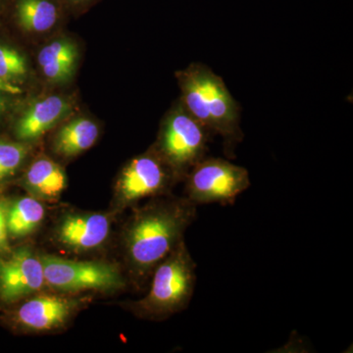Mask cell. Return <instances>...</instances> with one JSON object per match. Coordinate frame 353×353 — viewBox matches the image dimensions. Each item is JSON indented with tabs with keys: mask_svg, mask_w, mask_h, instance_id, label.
Returning a JSON list of instances; mask_svg holds the SVG:
<instances>
[{
	"mask_svg": "<svg viewBox=\"0 0 353 353\" xmlns=\"http://www.w3.org/2000/svg\"><path fill=\"white\" fill-rule=\"evenodd\" d=\"M196 204L187 197H154L134 211L122 234L123 253L130 277L141 285L183 241L196 218Z\"/></svg>",
	"mask_w": 353,
	"mask_h": 353,
	"instance_id": "obj_1",
	"label": "cell"
},
{
	"mask_svg": "<svg viewBox=\"0 0 353 353\" xmlns=\"http://www.w3.org/2000/svg\"><path fill=\"white\" fill-rule=\"evenodd\" d=\"M187 110L212 136H220L225 155L234 158V150L243 139L241 108L220 76L202 63H192L176 73Z\"/></svg>",
	"mask_w": 353,
	"mask_h": 353,
	"instance_id": "obj_2",
	"label": "cell"
},
{
	"mask_svg": "<svg viewBox=\"0 0 353 353\" xmlns=\"http://www.w3.org/2000/svg\"><path fill=\"white\" fill-rule=\"evenodd\" d=\"M196 264L185 241L152 273V285L143 299L127 303L128 309L141 319H167L189 305L196 282Z\"/></svg>",
	"mask_w": 353,
	"mask_h": 353,
	"instance_id": "obj_3",
	"label": "cell"
},
{
	"mask_svg": "<svg viewBox=\"0 0 353 353\" xmlns=\"http://www.w3.org/2000/svg\"><path fill=\"white\" fill-rule=\"evenodd\" d=\"M211 134L178 102L165 118L157 145L158 154L170 167L176 180L185 179L190 169L206 157Z\"/></svg>",
	"mask_w": 353,
	"mask_h": 353,
	"instance_id": "obj_4",
	"label": "cell"
},
{
	"mask_svg": "<svg viewBox=\"0 0 353 353\" xmlns=\"http://www.w3.org/2000/svg\"><path fill=\"white\" fill-rule=\"evenodd\" d=\"M48 287L60 294L116 292L126 287L119 265L99 260H74L41 255Z\"/></svg>",
	"mask_w": 353,
	"mask_h": 353,
	"instance_id": "obj_5",
	"label": "cell"
},
{
	"mask_svg": "<svg viewBox=\"0 0 353 353\" xmlns=\"http://www.w3.org/2000/svg\"><path fill=\"white\" fill-rule=\"evenodd\" d=\"M185 196L201 204H233L250 185V173L243 167L223 158L205 157L185 176Z\"/></svg>",
	"mask_w": 353,
	"mask_h": 353,
	"instance_id": "obj_6",
	"label": "cell"
},
{
	"mask_svg": "<svg viewBox=\"0 0 353 353\" xmlns=\"http://www.w3.org/2000/svg\"><path fill=\"white\" fill-rule=\"evenodd\" d=\"M176 176L155 148L132 158L121 171L115 185L114 205L122 211L146 199L159 197L170 192Z\"/></svg>",
	"mask_w": 353,
	"mask_h": 353,
	"instance_id": "obj_7",
	"label": "cell"
},
{
	"mask_svg": "<svg viewBox=\"0 0 353 353\" xmlns=\"http://www.w3.org/2000/svg\"><path fill=\"white\" fill-rule=\"evenodd\" d=\"M85 303L83 297L39 292L16 309L13 322L28 333H50L67 326Z\"/></svg>",
	"mask_w": 353,
	"mask_h": 353,
	"instance_id": "obj_8",
	"label": "cell"
},
{
	"mask_svg": "<svg viewBox=\"0 0 353 353\" xmlns=\"http://www.w3.org/2000/svg\"><path fill=\"white\" fill-rule=\"evenodd\" d=\"M48 287L41 255L30 246H22L0 257V299L18 303Z\"/></svg>",
	"mask_w": 353,
	"mask_h": 353,
	"instance_id": "obj_9",
	"label": "cell"
},
{
	"mask_svg": "<svg viewBox=\"0 0 353 353\" xmlns=\"http://www.w3.org/2000/svg\"><path fill=\"white\" fill-rule=\"evenodd\" d=\"M111 225L112 218L108 213H65L55 225L53 240L67 252H95L108 243Z\"/></svg>",
	"mask_w": 353,
	"mask_h": 353,
	"instance_id": "obj_10",
	"label": "cell"
},
{
	"mask_svg": "<svg viewBox=\"0 0 353 353\" xmlns=\"http://www.w3.org/2000/svg\"><path fill=\"white\" fill-rule=\"evenodd\" d=\"M71 103L60 95H50L34 102L18 120L15 132L21 141H36L64 119Z\"/></svg>",
	"mask_w": 353,
	"mask_h": 353,
	"instance_id": "obj_11",
	"label": "cell"
},
{
	"mask_svg": "<svg viewBox=\"0 0 353 353\" xmlns=\"http://www.w3.org/2000/svg\"><path fill=\"white\" fill-rule=\"evenodd\" d=\"M23 185L39 201H57L67 188V176L57 162L41 157L30 165Z\"/></svg>",
	"mask_w": 353,
	"mask_h": 353,
	"instance_id": "obj_12",
	"label": "cell"
},
{
	"mask_svg": "<svg viewBox=\"0 0 353 353\" xmlns=\"http://www.w3.org/2000/svg\"><path fill=\"white\" fill-rule=\"evenodd\" d=\"M78 58L77 44L72 39L61 38L54 39L39 50L38 62L48 82L61 85L73 78Z\"/></svg>",
	"mask_w": 353,
	"mask_h": 353,
	"instance_id": "obj_13",
	"label": "cell"
},
{
	"mask_svg": "<svg viewBox=\"0 0 353 353\" xmlns=\"http://www.w3.org/2000/svg\"><path fill=\"white\" fill-rule=\"evenodd\" d=\"M99 136V126L94 121L78 117L65 124L53 139V152L65 158L78 157L87 152Z\"/></svg>",
	"mask_w": 353,
	"mask_h": 353,
	"instance_id": "obj_14",
	"label": "cell"
},
{
	"mask_svg": "<svg viewBox=\"0 0 353 353\" xmlns=\"http://www.w3.org/2000/svg\"><path fill=\"white\" fill-rule=\"evenodd\" d=\"M15 17L26 32H44L55 27L61 15L60 0H15Z\"/></svg>",
	"mask_w": 353,
	"mask_h": 353,
	"instance_id": "obj_15",
	"label": "cell"
},
{
	"mask_svg": "<svg viewBox=\"0 0 353 353\" xmlns=\"http://www.w3.org/2000/svg\"><path fill=\"white\" fill-rule=\"evenodd\" d=\"M46 217L43 202L36 197L22 196L7 205V230L11 238L29 236L41 226Z\"/></svg>",
	"mask_w": 353,
	"mask_h": 353,
	"instance_id": "obj_16",
	"label": "cell"
},
{
	"mask_svg": "<svg viewBox=\"0 0 353 353\" xmlns=\"http://www.w3.org/2000/svg\"><path fill=\"white\" fill-rule=\"evenodd\" d=\"M27 72V61L19 51L0 46V80L10 83L23 78Z\"/></svg>",
	"mask_w": 353,
	"mask_h": 353,
	"instance_id": "obj_17",
	"label": "cell"
},
{
	"mask_svg": "<svg viewBox=\"0 0 353 353\" xmlns=\"http://www.w3.org/2000/svg\"><path fill=\"white\" fill-rule=\"evenodd\" d=\"M27 154L28 148L22 143L0 141V181L14 175Z\"/></svg>",
	"mask_w": 353,
	"mask_h": 353,
	"instance_id": "obj_18",
	"label": "cell"
},
{
	"mask_svg": "<svg viewBox=\"0 0 353 353\" xmlns=\"http://www.w3.org/2000/svg\"><path fill=\"white\" fill-rule=\"evenodd\" d=\"M6 211V204L0 201V254L1 255H7L11 252L10 245H9L10 236L7 230Z\"/></svg>",
	"mask_w": 353,
	"mask_h": 353,
	"instance_id": "obj_19",
	"label": "cell"
},
{
	"mask_svg": "<svg viewBox=\"0 0 353 353\" xmlns=\"http://www.w3.org/2000/svg\"><path fill=\"white\" fill-rule=\"evenodd\" d=\"M61 3L66 4L71 8H83L87 7L95 0H60Z\"/></svg>",
	"mask_w": 353,
	"mask_h": 353,
	"instance_id": "obj_20",
	"label": "cell"
},
{
	"mask_svg": "<svg viewBox=\"0 0 353 353\" xmlns=\"http://www.w3.org/2000/svg\"><path fill=\"white\" fill-rule=\"evenodd\" d=\"M0 92L10 94H20L21 90L20 88L13 85V83L0 80Z\"/></svg>",
	"mask_w": 353,
	"mask_h": 353,
	"instance_id": "obj_21",
	"label": "cell"
},
{
	"mask_svg": "<svg viewBox=\"0 0 353 353\" xmlns=\"http://www.w3.org/2000/svg\"><path fill=\"white\" fill-rule=\"evenodd\" d=\"M6 99H4L3 97H2V95L0 94V114L3 112L4 109H6Z\"/></svg>",
	"mask_w": 353,
	"mask_h": 353,
	"instance_id": "obj_22",
	"label": "cell"
}]
</instances>
